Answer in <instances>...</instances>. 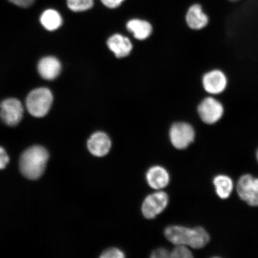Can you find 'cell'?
Wrapping results in <instances>:
<instances>
[{"mask_svg":"<svg viewBox=\"0 0 258 258\" xmlns=\"http://www.w3.org/2000/svg\"><path fill=\"white\" fill-rule=\"evenodd\" d=\"M166 239L174 245H184L192 249L204 247L210 241L208 232L201 227L194 228L180 225H172L164 230Z\"/></svg>","mask_w":258,"mask_h":258,"instance_id":"1","label":"cell"},{"mask_svg":"<svg viewBox=\"0 0 258 258\" xmlns=\"http://www.w3.org/2000/svg\"><path fill=\"white\" fill-rule=\"evenodd\" d=\"M48 157L47 151L43 147L28 148L22 154L19 163L22 175L31 180L39 178L46 169Z\"/></svg>","mask_w":258,"mask_h":258,"instance_id":"2","label":"cell"},{"mask_svg":"<svg viewBox=\"0 0 258 258\" xmlns=\"http://www.w3.org/2000/svg\"><path fill=\"white\" fill-rule=\"evenodd\" d=\"M53 101V96L50 90L40 88L29 93L26 99V106L31 115L41 118L47 114Z\"/></svg>","mask_w":258,"mask_h":258,"instance_id":"3","label":"cell"},{"mask_svg":"<svg viewBox=\"0 0 258 258\" xmlns=\"http://www.w3.org/2000/svg\"><path fill=\"white\" fill-rule=\"evenodd\" d=\"M169 138L176 149H185L195 140V131L192 125L186 122H176L170 129Z\"/></svg>","mask_w":258,"mask_h":258,"instance_id":"4","label":"cell"},{"mask_svg":"<svg viewBox=\"0 0 258 258\" xmlns=\"http://www.w3.org/2000/svg\"><path fill=\"white\" fill-rule=\"evenodd\" d=\"M198 112L201 120L208 124H214L220 120L224 114L223 105L213 97H207L200 103Z\"/></svg>","mask_w":258,"mask_h":258,"instance_id":"5","label":"cell"},{"mask_svg":"<svg viewBox=\"0 0 258 258\" xmlns=\"http://www.w3.org/2000/svg\"><path fill=\"white\" fill-rule=\"evenodd\" d=\"M168 203L169 196L166 192H155L145 199L142 205V213L145 218L154 219L164 211Z\"/></svg>","mask_w":258,"mask_h":258,"instance_id":"6","label":"cell"},{"mask_svg":"<svg viewBox=\"0 0 258 258\" xmlns=\"http://www.w3.org/2000/svg\"><path fill=\"white\" fill-rule=\"evenodd\" d=\"M0 117L3 121L9 126L18 125L23 118V105L17 99L9 98L4 100L0 105Z\"/></svg>","mask_w":258,"mask_h":258,"instance_id":"7","label":"cell"},{"mask_svg":"<svg viewBox=\"0 0 258 258\" xmlns=\"http://www.w3.org/2000/svg\"><path fill=\"white\" fill-rule=\"evenodd\" d=\"M237 192L242 201L248 205L258 206V178L250 175L242 176L237 183Z\"/></svg>","mask_w":258,"mask_h":258,"instance_id":"8","label":"cell"},{"mask_svg":"<svg viewBox=\"0 0 258 258\" xmlns=\"http://www.w3.org/2000/svg\"><path fill=\"white\" fill-rule=\"evenodd\" d=\"M228 80L225 74L219 70L206 73L202 78V85L205 91L210 95L221 94L227 88Z\"/></svg>","mask_w":258,"mask_h":258,"instance_id":"9","label":"cell"},{"mask_svg":"<svg viewBox=\"0 0 258 258\" xmlns=\"http://www.w3.org/2000/svg\"><path fill=\"white\" fill-rule=\"evenodd\" d=\"M111 145V139L103 132H97L92 134L87 143L90 153L97 157L106 156L110 151Z\"/></svg>","mask_w":258,"mask_h":258,"instance_id":"10","label":"cell"},{"mask_svg":"<svg viewBox=\"0 0 258 258\" xmlns=\"http://www.w3.org/2000/svg\"><path fill=\"white\" fill-rule=\"evenodd\" d=\"M38 72L42 78L46 80H53L59 76L62 66L60 61L53 56H46L38 63Z\"/></svg>","mask_w":258,"mask_h":258,"instance_id":"11","label":"cell"},{"mask_svg":"<svg viewBox=\"0 0 258 258\" xmlns=\"http://www.w3.org/2000/svg\"><path fill=\"white\" fill-rule=\"evenodd\" d=\"M148 184L154 189L160 190L168 185L170 181L169 172L160 166L151 167L146 173Z\"/></svg>","mask_w":258,"mask_h":258,"instance_id":"12","label":"cell"},{"mask_svg":"<svg viewBox=\"0 0 258 258\" xmlns=\"http://www.w3.org/2000/svg\"><path fill=\"white\" fill-rule=\"evenodd\" d=\"M186 22L192 30H201L208 25L209 17L203 12L201 5L195 4L191 6L187 12Z\"/></svg>","mask_w":258,"mask_h":258,"instance_id":"13","label":"cell"},{"mask_svg":"<svg viewBox=\"0 0 258 258\" xmlns=\"http://www.w3.org/2000/svg\"><path fill=\"white\" fill-rule=\"evenodd\" d=\"M109 49L118 58L124 57L130 54L132 44L130 40L120 34H115L109 38L107 41Z\"/></svg>","mask_w":258,"mask_h":258,"instance_id":"14","label":"cell"},{"mask_svg":"<svg viewBox=\"0 0 258 258\" xmlns=\"http://www.w3.org/2000/svg\"><path fill=\"white\" fill-rule=\"evenodd\" d=\"M128 31L134 34L138 40H143L152 33V26L147 21L135 19L129 21L126 25Z\"/></svg>","mask_w":258,"mask_h":258,"instance_id":"15","label":"cell"},{"mask_svg":"<svg viewBox=\"0 0 258 258\" xmlns=\"http://www.w3.org/2000/svg\"><path fill=\"white\" fill-rule=\"evenodd\" d=\"M40 22L46 30L53 31L62 24V18L59 13L53 9H48L42 14Z\"/></svg>","mask_w":258,"mask_h":258,"instance_id":"16","label":"cell"},{"mask_svg":"<svg viewBox=\"0 0 258 258\" xmlns=\"http://www.w3.org/2000/svg\"><path fill=\"white\" fill-rule=\"evenodd\" d=\"M214 184L218 196L222 199L228 198L233 191V180L227 176L219 175L215 177Z\"/></svg>","mask_w":258,"mask_h":258,"instance_id":"17","label":"cell"},{"mask_svg":"<svg viewBox=\"0 0 258 258\" xmlns=\"http://www.w3.org/2000/svg\"><path fill=\"white\" fill-rule=\"evenodd\" d=\"M93 0H67L68 7L75 12L88 11L93 7Z\"/></svg>","mask_w":258,"mask_h":258,"instance_id":"18","label":"cell"},{"mask_svg":"<svg viewBox=\"0 0 258 258\" xmlns=\"http://www.w3.org/2000/svg\"><path fill=\"white\" fill-rule=\"evenodd\" d=\"M191 251L188 246L184 245H176L174 249L170 251V257L172 258H191L192 257Z\"/></svg>","mask_w":258,"mask_h":258,"instance_id":"19","label":"cell"},{"mask_svg":"<svg viewBox=\"0 0 258 258\" xmlns=\"http://www.w3.org/2000/svg\"><path fill=\"white\" fill-rule=\"evenodd\" d=\"M125 257V254L122 250L118 248L111 247L105 250L100 257L101 258H122Z\"/></svg>","mask_w":258,"mask_h":258,"instance_id":"20","label":"cell"},{"mask_svg":"<svg viewBox=\"0 0 258 258\" xmlns=\"http://www.w3.org/2000/svg\"><path fill=\"white\" fill-rule=\"evenodd\" d=\"M170 256V251L165 248H159L154 250L151 254L152 258H167Z\"/></svg>","mask_w":258,"mask_h":258,"instance_id":"21","label":"cell"},{"mask_svg":"<svg viewBox=\"0 0 258 258\" xmlns=\"http://www.w3.org/2000/svg\"><path fill=\"white\" fill-rule=\"evenodd\" d=\"M8 1L18 7L28 8L34 4L35 0H8Z\"/></svg>","mask_w":258,"mask_h":258,"instance_id":"22","label":"cell"},{"mask_svg":"<svg viewBox=\"0 0 258 258\" xmlns=\"http://www.w3.org/2000/svg\"><path fill=\"white\" fill-rule=\"evenodd\" d=\"M9 162V157L4 148L0 147V170L5 169Z\"/></svg>","mask_w":258,"mask_h":258,"instance_id":"23","label":"cell"},{"mask_svg":"<svg viewBox=\"0 0 258 258\" xmlns=\"http://www.w3.org/2000/svg\"><path fill=\"white\" fill-rule=\"evenodd\" d=\"M102 4L109 9H115L119 7L124 0H101Z\"/></svg>","mask_w":258,"mask_h":258,"instance_id":"24","label":"cell"},{"mask_svg":"<svg viewBox=\"0 0 258 258\" xmlns=\"http://www.w3.org/2000/svg\"><path fill=\"white\" fill-rule=\"evenodd\" d=\"M256 157H257V159L258 160V150H257V153H256Z\"/></svg>","mask_w":258,"mask_h":258,"instance_id":"25","label":"cell"},{"mask_svg":"<svg viewBox=\"0 0 258 258\" xmlns=\"http://www.w3.org/2000/svg\"><path fill=\"white\" fill-rule=\"evenodd\" d=\"M230 1H231V2H237V1H238V0H230Z\"/></svg>","mask_w":258,"mask_h":258,"instance_id":"26","label":"cell"}]
</instances>
